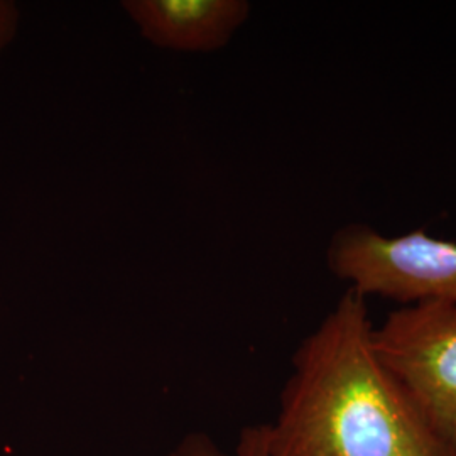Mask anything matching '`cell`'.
Instances as JSON below:
<instances>
[{"mask_svg":"<svg viewBox=\"0 0 456 456\" xmlns=\"http://www.w3.org/2000/svg\"><path fill=\"white\" fill-rule=\"evenodd\" d=\"M169 456H227L222 455L208 441H186L180 450ZM240 456V455H237Z\"/></svg>","mask_w":456,"mask_h":456,"instance_id":"6","label":"cell"},{"mask_svg":"<svg viewBox=\"0 0 456 456\" xmlns=\"http://www.w3.org/2000/svg\"><path fill=\"white\" fill-rule=\"evenodd\" d=\"M367 297L348 288L293 359L274 423L240 456H450L372 346Z\"/></svg>","mask_w":456,"mask_h":456,"instance_id":"1","label":"cell"},{"mask_svg":"<svg viewBox=\"0 0 456 456\" xmlns=\"http://www.w3.org/2000/svg\"><path fill=\"white\" fill-rule=\"evenodd\" d=\"M20 26V9L11 0H0V54L16 39Z\"/></svg>","mask_w":456,"mask_h":456,"instance_id":"5","label":"cell"},{"mask_svg":"<svg viewBox=\"0 0 456 456\" xmlns=\"http://www.w3.org/2000/svg\"><path fill=\"white\" fill-rule=\"evenodd\" d=\"M122 5L151 45L178 53L227 46L250 14L244 0H129Z\"/></svg>","mask_w":456,"mask_h":456,"instance_id":"4","label":"cell"},{"mask_svg":"<svg viewBox=\"0 0 456 456\" xmlns=\"http://www.w3.org/2000/svg\"><path fill=\"white\" fill-rule=\"evenodd\" d=\"M450 456H456V452H453V453H450Z\"/></svg>","mask_w":456,"mask_h":456,"instance_id":"7","label":"cell"},{"mask_svg":"<svg viewBox=\"0 0 456 456\" xmlns=\"http://www.w3.org/2000/svg\"><path fill=\"white\" fill-rule=\"evenodd\" d=\"M372 346L448 455L456 452V303L392 311L372 330Z\"/></svg>","mask_w":456,"mask_h":456,"instance_id":"2","label":"cell"},{"mask_svg":"<svg viewBox=\"0 0 456 456\" xmlns=\"http://www.w3.org/2000/svg\"><path fill=\"white\" fill-rule=\"evenodd\" d=\"M328 267L365 297L380 296L404 306L456 303V244L423 230L386 237L362 224L346 225L330 242Z\"/></svg>","mask_w":456,"mask_h":456,"instance_id":"3","label":"cell"}]
</instances>
